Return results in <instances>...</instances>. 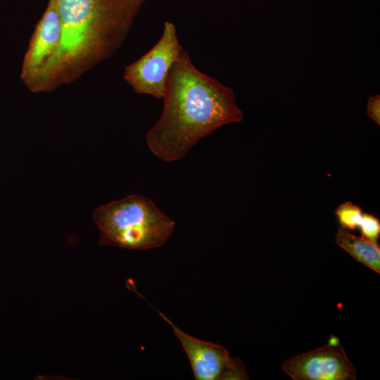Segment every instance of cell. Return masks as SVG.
Returning a JSON list of instances; mask_svg holds the SVG:
<instances>
[{
  "label": "cell",
  "mask_w": 380,
  "mask_h": 380,
  "mask_svg": "<svg viewBox=\"0 0 380 380\" xmlns=\"http://www.w3.org/2000/svg\"><path fill=\"white\" fill-rule=\"evenodd\" d=\"M62 34L56 0H49L36 25L21 67L20 79L32 91L56 53Z\"/></svg>",
  "instance_id": "6"
},
{
  "label": "cell",
  "mask_w": 380,
  "mask_h": 380,
  "mask_svg": "<svg viewBox=\"0 0 380 380\" xmlns=\"http://www.w3.org/2000/svg\"><path fill=\"white\" fill-rule=\"evenodd\" d=\"M171 326L181 343L196 380H241L248 379L242 362L230 356L219 344L205 341L183 331L162 312L156 310Z\"/></svg>",
  "instance_id": "5"
},
{
  "label": "cell",
  "mask_w": 380,
  "mask_h": 380,
  "mask_svg": "<svg viewBox=\"0 0 380 380\" xmlns=\"http://www.w3.org/2000/svg\"><path fill=\"white\" fill-rule=\"evenodd\" d=\"M163 99L162 113L146 139L166 162L182 159L200 139L243 119L233 89L198 70L184 49L168 72Z\"/></svg>",
  "instance_id": "1"
},
{
  "label": "cell",
  "mask_w": 380,
  "mask_h": 380,
  "mask_svg": "<svg viewBox=\"0 0 380 380\" xmlns=\"http://www.w3.org/2000/svg\"><path fill=\"white\" fill-rule=\"evenodd\" d=\"M362 236L376 242L380 234V221L372 214L363 213V218L360 226Z\"/></svg>",
  "instance_id": "10"
},
{
  "label": "cell",
  "mask_w": 380,
  "mask_h": 380,
  "mask_svg": "<svg viewBox=\"0 0 380 380\" xmlns=\"http://www.w3.org/2000/svg\"><path fill=\"white\" fill-rule=\"evenodd\" d=\"M336 242L359 262L380 272V247L376 242L357 236L342 227L336 233Z\"/></svg>",
  "instance_id": "8"
},
{
  "label": "cell",
  "mask_w": 380,
  "mask_h": 380,
  "mask_svg": "<svg viewBox=\"0 0 380 380\" xmlns=\"http://www.w3.org/2000/svg\"><path fill=\"white\" fill-rule=\"evenodd\" d=\"M183 50L176 25L166 20L159 40L144 55L126 66L123 78L137 94L163 99L168 72Z\"/></svg>",
  "instance_id": "4"
},
{
  "label": "cell",
  "mask_w": 380,
  "mask_h": 380,
  "mask_svg": "<svg viewBox=\"0 0 380 380\" xmlns=\"http://www.w3.org/2000/svg\"><path fill=\"white\" fill-rule=\"evenodd\" d=\"M367 113L369 118L380 125V96H372L367 101Z\"/></svg>",
  "instance_id": "11"
},
{
  "label": "cell",
  "mask_w": 380,
  "mask_h": 380,
  "mask_svg": "<svg viewBox=\"0 0 380 380\" xmlns=\"http://www.w3.org/2000/svg\"><path fill=\"white\" fill-rule=\"evenodd\" d=\"M147 0H56L62 34L58 49L32 93L70 84L111 57Z\"/></svg>",
  "instance_id": "2"
},
{
  "label": "cell",
  "mask_w": 380,
  "mask_h": 380,
  "mask_svg": "<svg viewBox=\"0 0 380 380\" xmlns=\"http://www.w3.org/2000/svg\"><path fill=\"white\" fill-rule=\"evenodd\" d=\"M294 380H353L356 369L340 344L326 346L295 355L282 365Z\"/></svg>",
  "instance_id": "7"
},
{
  "label": "cell",
  "mask_w": 380,
  "mask_h": 380,
  "mask_svg": "<svg viewBox=\"0 0 380 380\" xmlns=\"http://www.w3.org/2000/svg\"><path fill=\"white\" fill-rule=\"evenodd\" d=\"M93 220L99 231L101 246L145 251L163 246L175 222L151 199L129 195L96 208Z\"/></svg>",
  "instance_id": "3"
},
{
  "label": "cell",
  "mask_w": 380,
  "mask_h": 380,
  "mask_svg": "<svg viewBox=\"0 0 380 380\" xmlns=\"http://www.w3.org/2000/svg\"><path fill=\"white\" fill-rule=\"evenodd\" d=\"M335 215L341 227L351 231L360 228L363 218V212L360 206L350 201L339 205Z\"/></svg>",
  "instance_id": "9"
}]
</instances>
